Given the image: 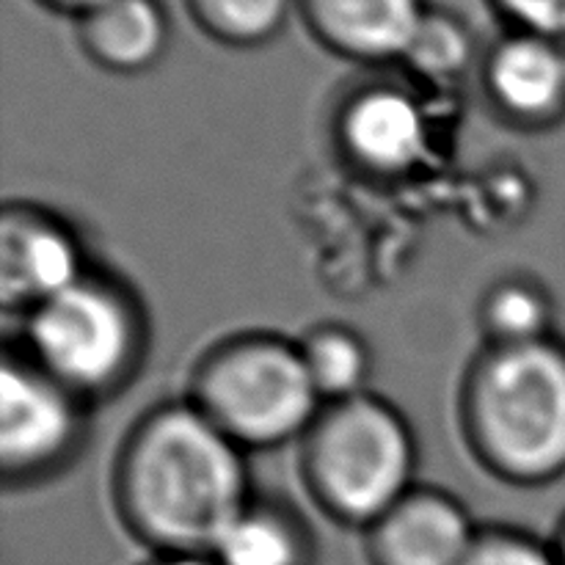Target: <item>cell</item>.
Listing matches in <instances>:
<instances>
[{"mask_svg": "<svg viewBox=\"0 0 565 565\" xmlns=\"http://www.w3.org/2000/svg\"><path fill=\"white\" fill-rule=\"evenodd\" d=\"M0 463L6 480L28 483L64 467L83 436V397L25 353L6 356L0 375Z\"/></svg>", "mask_w": 565, "mask_h": 565, "instance_id": "6", "label": "cell"}, {"mask_svg": "<svg viewBox=\"0 0 565 565\" xmlns=\"http://www.w3.org/2000/svg\"><path fill=\"white\" fill-rule=\"evenodd\" d=\"M191 403L243 450L303 439L323 412L301 348L270 334L215 345L199 362Z\"/></svg>", "mask_w": 565, "mask_h": 565, "instance_id": "4", "label": "cell"}, {"mask_svg": "<svg viewBox=\"0 0 565 565\" xmlns=\"http://www.w3.org/2000/svg\"><path fill=\"white\" fill-rule=\"evenodd\" d=\"M292 0H188L193 20L226 44H263L281 31Z\"/></svg>", "mask_w": 565, "mask_h": 565, "instance_id": "16", "label": "cell"}, {"mask_svg": "<svg viewBox=\"0 0 565 565\" xmlns=\"http://www.w3.org/2000/svg\"><path fill=\"white\" fill-rule=\"evenodd\" d=\"M555 323L552 296L535 279L505 276L497 281L480 303V326L489 348L530 345L550 340Z\"/></svg>", "mask_w": 565, "mask_h": 565, "instance_id": "14", "label": "cell"}, {"mask_svg": "<svg viewBox=\"0 0 565 565\" xmlns=\"http://www.w3.org/2000/svg\"><path fill=\"white\" fill-rule=\"evenodd\" d=\"M81 246L61 221L31 207H9L0 230V292L22 318L86 276Z\"/></svg>", "mask_w": 565, "mask_h": 565, "instance_id": "7", "label": "cell"}, {"mask_svg": "<svg viewBox=\"0 0 565 565\" xmlns=\"http://www.w3.org/2000/svg\"><path fill=\"white\" fill-rule=\"evenodd\" d=\"M463 565H561L555 546L535 541L516 530H489L480 533Z\"/></svg>", "mask_w": 565, "mask_h": 565, "instance_id": "18", "label": "cell"}, {"mask_svg": "<svg viewBox=\"0 0 565 565\" xmlns=\"http://www.w3.org/2000/svg\"><path fill=\"white\" fill-rule=\"evenodd\" d=\"M298 348L323 406L362 395L370 375V351L356 331L331 323L318 326Z\"/></svg>", "mask_w": 565, "mask_h": 565, "instance_id": "15", "label": "cell"}, {"mask_svg": "<svg viewBox=\"0 0 565 565\" xmlns=\"http://www.w3.org/2000/svg\"><path fill=\"white\" fill-rule=\"evenodd\" d=\"M81 42L99 66L132 75L163 55L169 22L158 0H105L81 17Z\"/></svg>", "mask_w": 565, "mask_h": 565, "instance_id": "12", "label": "cell"}, {"mask_svg": "<svg viewBox=\"0 0 565 565\" xmlns=\"http://www.w3.org/2000/svg\"><path fill=\"white\" fill-rule=\"evenodd\" d=\"M513 31L539 33L565 44V0H494Z\"/></svg>", "mask_w": 565, "mask_h": 565, "instance_id": "19", "label": "cell"}, {"mask_svg": "<svg viewBox=\"0 0 565 565\" xmlns=\"http://www.w3.org/2000/svg\"><path fill=\"white\" fill-rule=\"evenodd\" d=\"M143 323L114 281L86 274L25 315V356L77 397L108 395L136 370Z\"/></svg>", "mask_w": 565, "mask_h": 565, "instance_id": "5", "label": "cell"}, {"mask_svg": "<svg viewBox=\"0 0 565 565\" xmlns=\"http://www.w3.org/2000/svg\"><path fill=\"white\" fill-rule=\"evenodd\" d=\"M475 44L467 25L450 14L428 11L406 53V64L428 81H450L472 64Z\"/></svg>", "mask_w": 565, "mask_h": 565, "instance_id": "17", "label": "cell"}, {"mask_svg": "<svg viewBox=\"0 0 565 565\" xmlns=\"http://www.w3.org/2000/svg\"><path fill=\"white\" fill-rule=\"evenodd\" d=\"M463 430L480 461L513 483L565 472V342L489 348L463 384Z\"/></svg>", "mask_w": 565, "mask_h": 565, "instance_id": "2", "label": "cell"}, {"mask_svg": "<svg viewBox=\"0 0 565 565\" xmlns=\"http://www.w3.org/2000/svg\"><path fill=\"white\" fill-rule=\"evenodd\" d=\"M149 565H215V561L213 557H202V555H163L160 561Z\"/></svg>", "mask_w": 565, "mask_h": 565, "instance_id": "21", "label": "cell"}, {"mask_svg": "<svg viewBox=\"0 0 565 565\" xmlns=\"http://www.w3.org/2000/svg\"><path fill=\"white\" fill-rule=\"evenodd\" d=\"M315 36L359 61L406 58L428 9L423 0H303Z\"/></svg>", "mask_w": 565, "mask_h": 565, "instance_id": "11", "label": "cell"}, {"mask_svg": "<svg viewBox=\"0 0 565 565\" xmlns=\"http://www.w3.org/2000/svg\"><path fill=\"white\" fill-rule=\"evenodd\" d=\"M555 555H557V563L565 565V522L561 527V535H557V541H555Z\"/></svg>", "mask_w": 565, "mask_h": 565, "instance_id": "22", "label": "cell"}, {"mask_svg": "<svg viewBox=\"0 0 565 565\" xmlns=\"http://www.w3.org/2000/svg\"><path fill=\"white\" fill-rule=\"evenodd\" d=\"M47 6H53V9H61V11H72V14L77 17H86L88 11H94L97 6H103L105 0H44Z\"/></svg>", "mask_w": 565, "mask_h": 565, "instance_id": "20", "label": "cell"}, {"mask_svg": "<svg viewBox=\"0 0 565 565\" xmlns=\"http://www.w3.org/2000/svg\"><path fill=\"white\" fill-rule=\"evenodd\" d=\"M486 92L505 119L550 127L565 119V44L511 31L486 55Z\"/></svg>", "mask_w": 565, "mask_h": 565, "instance_id": "9", "label": "cell"}, {"mask_svg": "<svg viewBox=\"0 0 565 565\" xmlns=\"http://www.w3.org/2000/svg\"><path fill=\"white\" fill-rule=\"evenodd\" d=\"M340 141L348 158L362 169L373 174H403L428 152V116L403 88H364L342 108Z\"/></svg>", "mask_w": 565, "mask_h": 565, "instance_id": "10", "label": "cell"}, {"mask_svg": "<svg viewBox=\"0 0 565 565\" xmlns=\"http://www.w3.org/2000/svg\"><path fill=\"white\" fill-rule=\"evenodd\" d=\"M210 557L215 565H307L309 541L290 513L252 500Z\"/></svg>", "mask_w": 565, "mask_h": 565, "instance_id": "13", "label": "cell"}, {"mask_svg": "<svg viewBox=\"0 0 565 565\" xmlns=\"http://www.w3.org/2000/svg\"><path fill=\"white\" fill-rule=\"evenodd\" d=\"M116 500L132 533L163 555L210 557L252 505L243 447L193 403L154 408L121 450Z\"/></svg>", "mask_w": 565, "mask_h": 565, "instance_id": "1", "label": "cell"}, {"mask_svg": "<svg viewBox=\"0 0 565 565\" xmlns=\"http://www.w3.org/2000/svg\"><path fill=\"white\" fill-rule=\"evenodd\" d=\"M478 535L461 502L414 486L370 524L367 550L373 565H463Z\"/></svg>", "mask_w": 565, "mask_h": 565, "instance_id": "8", "label": "cell"}, {"mask_svg": "<svg viewBox=\"0 0 565 565\" xmlns=\"http://www.w3.org/2000/svg\"><path fill=\"white\" fill-rule=\"evenodd\" d=\"M412 430L379 397L329 403L303 436V478L326 513L367 530L414 489Z\"/></svg>", "mask_w": 565, "mask_h": 565, "instance_id": "3", "label": "cell"}]
</instances>
